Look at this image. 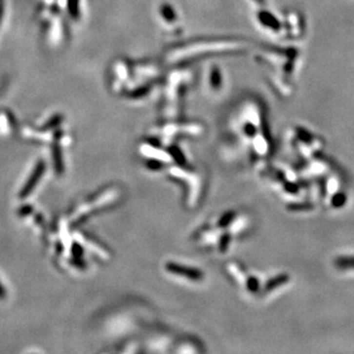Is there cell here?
<instances>
[{"mask_svg":"<svg viewBox=\"0 0 354 354\" xmlns=\"http://www.w3.org/2000/svg\"><path fill=\"white\" fill-rule=\"evenodd\" d=\"M6 296V293H5V289L4 287L1 286V283H0V299H2Z\"/></svg>","mask_w":354,"mask_h":354,"instance_id":"52a82bcc","label":"cell"},{"mask_svg":"<svg viewBox=\"0 0 354 354\" xmlns=\"http://www.w3.org/2000/svg\"><path fill=\"white\" fill-rule=\"evenodd\" d=\"M53 159L57 173L58 175H62V173H63V162H62L61 149L58 145H54L53 147Z\"/></svg>","mask_w":354,"mask_h":354,"instance_id":"5b68a950","label":"cell"},{"mask_svg":"<svg viewBox=\"0 0 354 354\" xmlns=\"http://www.w3.org/2000/svg\"><path fill=\"white\" fill-rule=\"evenodd\" d=\"M338 264L339 265H344V266H350V265H352V266H354V258H344V259H339L338 260Z\"/></svg>","mask_w":354,"mask_h":354,"instance_id":"8992f818","label":"cell"},{"mask_svg":"<svg viewBox=\"0 0 354 354\" xmlns=\"http://www.w3.org/2000/svg\"><path fill=\"white\" fill-rule=\"evenodd\" d=\"M63 7L67 11L69 18L73 21H78L81 15V0H64Z\"/></svg>","mask_w":354,"mask_h":354,"instance_id":"3957f363","label":"cell"},{"mask_svg":"<svg viewBox=\"0 0 354 354\" xmlns=\"http://www.w3.org/2000/svg\"><path fill=\"white\" fill-rule=\"evenodd\" d=\"M36 14L45 41L52 47L61 46L67 38V28L60 0H36Z\"/></svg>","mask_w":354,"mask_h":354,"instance_id":"6da1fadb","label":"cell"},{"mask_svg":"<svg viewBox=\"0 0 354 354\" xmlns=\"http://www.w3.org/2000/svg\"><path fill=\"white\" fill-rule=\"evenodd\" d=\"M45 169H46V164L44 160H39L37 165H36L35 170L32 171L31 176L29 177V180L27 181V183L23 186L22 191H21V193H20V197L25 198L27 196L31 194V192L34 191L35 187L37 186V183L39 182V179H40L41 176L44 175Z\"/></svg>","mask_w":354,"mask_h":354,"instance_id":"7a4b0ae2","label":"cell"},{"mask_svg":"<svg viewBox=\"0 0 354 354\" xmlns=\"http://www.w3.org/2000/svg\"><path fill=\"white\" fill-rule=\"evenodd\" d=\"M168 270L171 271L172 273L181 274V275H185V276L193 277V278H197L201 276V274H199L197 271H193V270H189V268L178 266V265H176V264H169Z\"/></svg>","mask_w":354,"mask_h":354,"instance_id":"277c9868","label":"cell"}]
</instances>
